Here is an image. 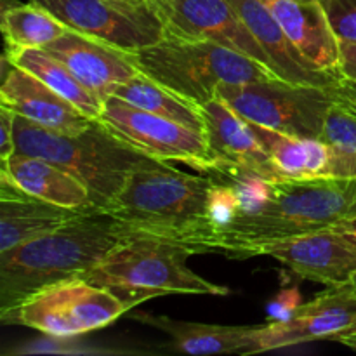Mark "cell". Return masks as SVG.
I'll return each mask as SVG.
<instances>
[{"label":"cell","instance_id":"obj_1","mask_svg":"<svg viewBox=\"0 0 356 356\" xmlns=\"http://www.w3.org/2000/svg\"><path fill=\"white\" fill-rule=\"evenodd\" d=\"M355 216L356 177L275 181L263 200L249 209H236L232 221L207 233L197 250L233 257L263 256L275 243L334 228Z\"/></svg>","mask_w":356,"mask_h":356},{"label":"cell","instance_id":"obj_2","mask_svg":"<svg viewBox=\"0 0 356 356\" xmlns=\"http://www.w3.org/2000/svg\"><path fill=\"white\" fill-rule=\"evenodd\" d=\"M129 232L110 214L94 211L0 252V312L49 285L82 278Z\"/></svg>","mask_w":356,"mask_h":356},{"label":"cell","instance_id":"obj_3","mask_svg":"<svg viewBox=\"0 0 356 356\" xmlns=\"http://www.w3.org/2000/svg\"><path fill=\"white\" fill-rule=\"evenodd\" d=\"M214 184L212 174L191 176L155 160L136 169L101 212L132 232L188 243L207 221Z\"/></svg>","mask_w":356,"mask_h":356},{"label":"cell","instance_id":"obj_4","mask_svg":"<svg viewBox=\"0 0 356 356\" xmlns=\"http://www.w3.org/2000/svg\"><path fill=\"white\" fill-rule=\"evenodd\" d=\"M14 139L17 153L49 160L82 181L99 212L120 193L136 169L156 160L115 136L101 120L68 134L16 115Z\"/></svg>","mask_w":356,"mask_h":356},{"label":"cell","instance_id":"obj_5","mask_svg":"<svg viewBox=\"0 0 356 356\" xmlns=\"http://www.w3.org/2000/svg\"><path fill=\"white\" fill-rule=\"evenodd\" d=\"M193 254L197 250L184 242L131 229L82 278L108 289L131 308L167 294L228 296V287L188 268V257Z\"/></svg>","mask_w":356,"mask_h":356},{"label":"cell","instance_id":"obj_6","mask_svg":"<svg viewBox=\"0 0 356 356\" xmlns=\"http://www.w3.org/2000/svg\"><path fill=\"white\" fill-rule=\"evenodd\" d=\"M125 56L139 72L195 104L214 99L222 82L243 83L278 76L263 63L226 45L174 35Z\"/></svg>","mask_w":356,"mask_h":356},{"label":"cell","instance_id":"obj_7","mask_svg":"<svg viewBox=\"0 0 356 356\" xmlns=\"http://www.w3.org/2000/svg\"><path fill=\"white\" fill-rule=\"evenodd\" d=\"M131 309L108 289L83 278H70L40 289L13 308L0 312V322L49 336L73 337L103 329Z\"/></svg>","mask_w":356,"mask_h":356},{"label":"cell","instance_id":"obj_8","mask_svg":"<svg viewBox=\"0 0 356 356\" xmlns=\"http://www.w3.org/2000/svg\"><path fill=\"white\" fill-rule=\"evenodd\" d=\"M240 117L302 139H318L330 108L332 87L298 83L273 76L233 83L222 82L218 94Z\"/></svg>","mask_w":356,"mask_h":356},{"label":"cell","instance_id":"obj_9","mask_svg":"<svg viewBox=\"0 0 356 356\" xmlns=\"http://www.w3.org/2000/svg\"><path fill=\"white\" fill-rule=\"evenodd\" d=\"M70 30L103 40L125 52L159 44L165 24L149 0H33Z\"/></svg>","mask_w":356,"mask_h":356},{"label":"cell","instance_id":"obj_10","mask_svg":"<svg viewBox=\"0 0 356 356\" xmlns=\"http://www.w3.org/2000/svg\"><path fill=\"white\" fill-rule=\"evenodd\" d=\"M97 120L145 155L162 162H181L211 174L214 159L202 132L170 118L149 113L117 96H108Z\"/></svg>","mask_w":356,"mask_h":356},{"label":"cell","instance_id":"obj_11","mask_svg":"<svg viewBox=\"0 0 356 356\" xmlns=\"http://www.w3.org/2000/svg\"><path fill=\"white\" fill-rule=\"evenodd\" d=\"M356 332V287H327L287 320L259 327L252 355L313 341H337Z\"/></svg>","mask_w":356,"mask_h":356},{"label":"cell","instance_id":"obj_12","mask_svg":"<svg viewBox=\"0 0 356 356\" xmlns=\"http://www.w3.org/2000/svg\"><path fill=\"white\" fill-rule=\"evenodd\" d=\"M165 24L167 35L211 40L249 56L273 70L266 51L240 19L228 0H149ZM275 72V70H273Z\"/></svg>","mask_w":356,"mask_h":356},{"label":"cell","instance_id":"obj_13","mask_svg":"<svg viewBox=\"0 0 356 356\" xmlns=\"http://www.w3.org/2000/svg\"><path fill=\"white\" fill-rule=\"evenodd\" d=\"M200 113L205 124V141L214 159L211 174H249L271 183L285 179L270 153L252 134L245 118L226 101L216 96L200 104Z\"/></svg>","mask_w":356,"mask_h":356},{"label":"cell","instance_id":"obj_14","mask_svg":"<svg viewBox=\"0 0 356 356\" xmlns=\"http://www.w3.org/2000/svg\"><path fill=\"white\" fill-rule=\"evenodd\" d=\"M263 256L277 259L299 278L325 287L350 285L356 277V245L337 228L275 243Z\"/></svg>","mask_w":356,"mask_h":356},{"label":"cell","instance_id":"obj_15","mask_svg":"<svg viewBox=\"0 0 356 356\" xmlns=\"http://www.w3.org/2000/svg\"><path fill=\"white\" fill-rule=\"evenodd\" d=\"M0 104L33 124L68 134L83 131L92 122V118L52 90L38 76L10 63L7 56Z\"/></svg>","mask_w":356,"mask_h":356},{"label":"cell","instance_id":"obj_16","mask_svg":"<svg viewBox=\"0 0 356 356\" xmlns=\"http://www.w3.org/2000/svg\"><path fill=\"white\" fill-rule=\"evenodd\" d=\"M42 49L65 63L70 72L103 101L113 94L117 86L139 73L125 51L75 30H68Z\"/></svg>","mask_w":356,"mask_h":356},{"label":"cell","instance_id":"obj_17","mask_svg":"<svg viewBox=\"0 0 356 356\" xmlns=\"http://www.w3.org/2000/svg\"><path fill=\"white\" fill-rule=\"evenodd\" d=\"M228 3L266 51L280 79L320 87H332L341 79L337 73L316 68L299 52L263 0H228Z\"/></svg>","mask_w":356,"mask_h":356},{"label":"cell","instance_id":"obj_18","mask_svg":"<svg viewBox=\"0 0 356 356\" xmlns=\"http://www.w3.org/2000/svg\"><path fill=\"white\" fill-rule=\"evenodd\" d=\"M94 211L97 209H66L38 200L0 170V252L54 232Z\"/></svg>","mask_w":356,"mask_h":356},{"label":"cell","instance_id":"obj_19","mask_svg":"<svg viewBox=\"0 0 356 356\" xmlns=\"http://www.w3.org/2000/svg\"><path fill=\"white\" fill-rule=\"evenodd\" d=\"M280 23L292 44L316 68L337 73L341 44L327 19L325 7L320 2L299 0H263ZM339 75V73H337Z\"/></svg>","mask_w":356,"mask_h":356},{"label":"cell","instance_id":"obj_20","mask_svg":"<svg viewBox=\"0 0 356 356\" xmlns=\"http://www.w3.org/2000/svg\"><path fill=\"white\" fill-rule=\"evenodd\" d=\"M0 163V170L38 200L66 209H96L86 184L49 160L16 152Z\"/></svg>","mask_w":356,"mask_h":356},{"label":"cell","instance_id":"obj_21","mask_svg":"<svg viewBox=\"0 0 356 356\" xmlns=\"http://www.w3.org/2000/svg\"><path fill=\"white\" fill-rule=\"evenodd\" d=\"M134 320L165 332L170 337L169 350L186 355H252L261 327L209 325L153 315H139Z\"/></svg>","mask_w":356,"mask_h":356},{"label":"cell","instance_id":"obj_22","mask_svg":"<svg viewBox=\"0 0 356 356\" xmlns=\"http://www.w3.org/2000/svg\"><path fill=\"white\" fill-rule=\"evenodd\" d=\"M285 179L325 176L329 153L320 139H302L245 120Z\"/></svg>","mask_w":356,"mask_h":356},{"label":"cell","instance_id":"obj_23","mask_svg":"<svg viewBox=\"0 0 356 356\" xmlns=\"http://www.w3.org/2000/svg\"><path fill=\"white\" fill-rule=\"evenodd\" d=\"M7 59L21 68L28 70L35 76L47 83L52 90L61 94L65 99L75 104L80 111L87 115L92 120H97L103 110V103L99 96L87 89L65 63L56 59L44 49H19V51H6Z\"/></svg>","mask_w":356,"mask_h":356},{"label":"cell","instance_id":"obj_24","mask_svg":"<svg viewBox=\"0 0 356 356\" xmlns=\"http://www.w3.org/2000/svg\"><path fill=\"white\" fill-rule=\"evenodd\" d=\"M111 96L120 97V99L127 101L141 110L149 111V113L179 122V124L204 134L205 124L200 113V104L191 103L186 97L179 96L162 83L146 76L145 73L139 72L131 80L117 86Z\"/></svg>","mask_w":356,"mask_h":356},{"label":"cell","instance_id":"obj_25","mask_svg":"<svg viewBox=\"0 0 356 356\" xmlns=\"http://www.w3.org/2000/svg\"><path fill=\"white\" fill-rule=\"evenodd\" d=\"M0 26L6 37V51L42 49L70 30L51 10L33 0L3 7Z\"/></svg>","mask_w":356,"mask_h":356},{"label":"cell","instance_id":"obj_26","mask_svg":"<svg viewBox=\"0 0 356 356\" xmlns=\"http://www.w3.org/2000/svg\"><path fill=\"white\" fill-rule=\"evenodd\" d=\"M318 139L329 153L325 176L356 177V113L334 104Z\"/></svg>","mask_w":356,"mask_h":356},{"label":"cell","instance_id":"obj_27","mask_svg":"<svg viewBox=\"0 0 356 356\" xmlns=\"http://www.w3.org/2000/svg\"><path fill=\"white\" fill-rule=\"evenodd\" d=\"M323 7L339 44H356V0H329Z\"/></svg>","mask_w":356,"mask_h":356},{"label":"cell","instance_id":"obj_28","mask_svg":"<svg viewBox=\"0 0 356 356\" xmlns=\"http://www.w3.org/2000/svg\"><path fill=\"white\" fill-rule=\"evenodd\" d=\"M301 305V294H299L298 289H287L268 305V318H270V322L287 320Z\"/></svg>","mask_w":356,"mask_h":356},{"label":"cell","instance_id":"obj_29","mask_svg":"<svg viewBox=\"0 0 356 356\" xmlns=\"http://www.w3.org/2000/svg\"><path fill=\"white\" fill-rule=\"evenodd\" d=\"M14 118L16 113L7 106L0 104V131H2V141H0V162L9 159L16 153V139H14Z\"/></svg>","mask_w":356,"mask_h":356},{"label":"cell","instance_id":"obj_30","mask_svg":"<svg viewBox=\"0 0 356 356\" xmlns=\"http://www.w3.org/2000/svg\"><path fill=\"white\" fill-rule=\"evenodd\" d=\"M332 94L336 97V103L343 104L348 110L356 113V80L343 79L341 76L332 86Z\"/></svg>","mask_w":356,"mask_h":356},{"label":"cell","instance_id":"obj_31","mask_svg":"<svg viewBox=\"0 0 356 356\" xmlns=\"http://www.w3.org/2000/svg\"><path fill=\"white\" fill-rule=\"evenodd\" d=\"M337 73L343 79L356 80V44H341V61Z\"/></svg>","mask_w":356,"mask_h":356},{"label":"cell","instance_id":"obj_32","mask_svg":"<svg viewBox=\"0 0 356 356\" xmlns=\"http://www.w3.org/2000/svg\"><path fill=\"white\" fill-rule=\"evenodd\" d=\"M334 228H337L339 232H343L344 235H346L348 238H350L351 242H353L356 245V216H355V218L346 219V221L339 222V225L334 226Z\"/></svg>","mask_w":356,"mask_h":356},{"label":"cell","instance_id":"obj_33","mask_svg":"<svg viewBox=\"0 0 356 356\" xmlns=\"http://www.w3.org/2000/svg\"><path fill=\"white\" fill-rule=\"evenodd\" d=\"M337 343L344 344V346L351 348V350H356V332H355V334H350V336L341 337V339L337 341Z\"/></svg>","mask_w":356,"mask_h":356},{"label":"cell","instance_id":"obj_34","mask_svg":"<svg viewBox=\"0 0 356 356\" xmlns=\"http://www.w3.org/2000/svg\"><path fill=\"white\" fill-rule=\"evenodd\" d=\"M299 2H320V3H322V6H325V3L329 2V0H299Z\"/></svg>","mask_w":356,"mask_h":356},{"label":"cell","instance_id":"obj_35","mask_svg":"<svg viewBox=\"0 0 356 356\" xmlns=\"http://www.w3.org/2000/svg\"><path fill=\"white\" fill-rule=\"evenodd\" d=\"M353 285H355V287H356V277L353 278Z\"/></svg>","mask_w":356,"mask_h":356}]
</instances>
